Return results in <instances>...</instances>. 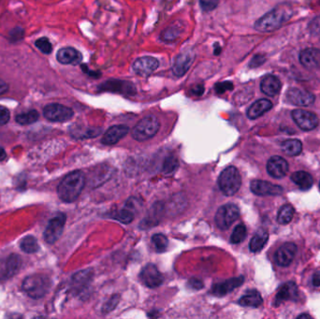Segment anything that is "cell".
<instances>
[{
    "instance_id": "cell-1",
    "label": "cell",
    "mask_w": 320,
    "mask_h": 319,
    "mask_svg": "<svg viewBox=\"0 0 320 319\" xmlns=\"http://www.w3.org/2000/svg\"><path fill=\"white\" fill-rule=\"evenodd\" d=\"M292 9L287 3L281 4L257 20L255 28L259 32H273L292 17Z\"/></svg>"
},
{
    "instance_id": "cell-2",
    "label": "cell",
    "mask_w": 320,
    "mask_h": 319,
    "mask_svg": "<svg viewBox=\"0 0 320 319\" xmlns=\"http://www.w3.org/2000/svg\"><path fill=\"white\" fill-rule=\"evenodd\" d=\"M84 185L85 177L83 172L75 171L61 181L58 187V196L64 202H73L81 195Z\"/></svg>"
},
{
    "instance_id": "cell-3",
    "label": "cell",
    "mask_w": 320,
    "mask_h": 319,
    "mask_svg": "<svg viewBox=\"0 0 320 319\" xmlns=\"http://www.w3.org/2000/svg\"><path fill=\"white\" fill-rule=\"evenodd\" d=\"M51 287L50 279L41 275H34L26 277L24 280L22 288L30 298L40 299L48 293Z\"/></svg>"
},
{
    "instance_id": "cell-4",
    "label": "cell",
    "mask_w": 320,
    "mask_h": 319,
    "mask_svg": "<svg viewBox=\"0 0 320 319\" xmlns=\"http://www.w3.org/2000/svg\"><path fill=\"white\" fill-rule=\"evenodd\" d=\"M218 185L223 194L231 197L235 195L242 185V177L235 167H228L219 175Z\"/></svg>"
},
{
    "instance_id": "cell-5",
    "label": "cell",
    "mask_w": 320,
    "mask_h": 319,
    "mask_svg": "<svg viewBox=\"0 0 320 319\" xmlns=\"http://www.w3.org/2000/svg\"><path fill=\"white\" fill-rule=\"evenodd\" d=\"M160 124L153 115L147 116L139 122L132 130V137L136 141H144L153 138L159 130Z\"/></svg>"
},
{
    "instance_id": "cell-6",
    "label": "cell",
    "mask_w": 320,
    "mask_h": 319,
    "mask_svg": "<svg viewBox=\"0 0 320 319\" xmlns=\"http://www.w3.org/2000/svg\"><path fill=\"white\" fill-rule=\"evenodd\" d=\"M240 217L237 205L228 203L220 207L216 215V223L220 230H228Z\"/></svg>"
},
{
    "instance_id": "cell-7",
    "label": "cell",
    "mask_w": 320,
    "mask_h": 319,
    "mask_svg": "<svg viewBox=\"0 0 320 319\" xmlns=\"http://www.w3.org/2000/svg\"><path fill=\"white\" fill-rule=\"evenodd\" d=\"M66 224V216L59 214L57 217L51 218L44 231L45 241L50 244L56 243L61 237Z\"/></svg>"
},
{
    "instance_id": "cell-8",
    "label": "cell",
    "mask_w": 320,
    "mask_h": 319,
    "mask_svg": "<svg viewBox=\"0 0 320 319\" xmlns=\"http://www.w3.org/2000/svg\"><path fill=\"white\" fill-rule=\"evenodd\" d=\"M43 115L46 119L51 122L68 121L72 118L73 111L61 104H49L43 109Z\"/></svg>"
},
{
    "instance_id": "cell-9",
    "label": "cell",
    "mask_w": 320,
    "mask_h": 319,
    "mask_svg": "<svg viewBox=\"0 0 320 319\" xmlns=\"http://www.w3.org/2000/svg\"><path fill=\"white\" fill-rule=\"evenodd\" d=\"M292 118L298 127L302 130H313L318 125V117L316 115L304 110H294L292 112Z\"/></svg>"
},
{
    "instance_id": "cell-10",
    "label": "cell",
    "mask_w": 320,
    "mask_h": 319,
    "mask_svg": "<svg viewBox=\"0 0 320 319\" xmlns=\"http://www.w3.org/2000/svg\"><path fill=\"white\" fill-rule=\"evenodd\" d=\"M21 264V257L14 254L9 255L4 259H0V281H5L16 275L20 270Z\"/></svg>"
},
{
    "instance_id": "cell-11",
    "label": "cell",
    "mask_w": 320,
    "mask_h": 319,
    "mask_svg": "<svg viewBox=\"0 0 320 319\" xmlns=\"http://www.w3.org/2000/svg\"><path fill=\"white\" fill-rule=\"evenodd\" d=\"M140 278L141 282L146 287L150 288H156L160 287L164 282L163 275L154 264H147L144 268L142 269Z\"/></svg>"
},
{
    "instance_id": "cell-12",
    "label": "cell",
    "mask_w": 320,
    "mask_h": 319,
    "mask_svg": "<svg viewBox=\"0 0 320 319\" xmlns=\"http://www.w3.org/2000/svg\"><path fill=\"white\" fill-rule=\"evenodd\" d=\"M250 189L257 196H278L283 193L280 185H274L267 181L254 180L250 184Z\"/></svg>"
},
{
    "instance_id": "cell-13",
    "label": "cell",
    "mask_w": 320,
    "mask_h": 319,
    "mask_svg": "<svg viewBox=\"0 0 320 319\" xmlns=\"http://www.w3.org/2000/svg\"><path fill=\"white\" fill-rule=\"evenodd\" d=\"M159 66V62L156 58L152 57H142L138 58L132 66V69L136 74L141 77H147L156 71Z\"/></svg>"
},
{
    "instance_id": "cell-14",
    "label": "cell",
    "mask_w": 320,
    "mask_h": 319,
    "mask_svg": "<svg viewBox=\"0 0 320 319\" xmlns=\"http://www.w3.org/2000/svg\"><path fill=\"white\" fill-rule=\"evenodd\" d=\"M287 98L293 105L302 107H307L314 102V96L312 93L296 87L288 90Z\"/></svg>"
},
{
    "instance_id": "cell-15",
    "label": "cell",
    "mask_w": 320,
    "mask_h": 319,
    "mask_svg": "<svg viewBox=\"0 0 320 319\" xmlns=\"http://www.w3.org/2000/svg\"><path fill=\"white\" fill-rule=\"evenodd\" d=\"M99 90L108 91L114 93H119L124 95H134L136 93L135 86L132 83H128L120 80H109L99 86Z\"/></svg>"
},
{
    "instance_id": "cell-16",
    "label": "cell",
    "mask_w": 320,
    "mask_h": 319,
    "mask_svg": "<svg viewBox=\"0 0 320 319\" xmlns=\"http://www.w3.org/2000/svg\"><path fill=\"white\" fill-rule=\"evenodd\" d=\"M267 172L274 178H283L288 172V162L281 156H272L267 163Z\"/></svg>"
},
{
    "instance_id": "cell-17",
    "label": "cell",
    "mask_w": 320,
    "mask_h": 319,
    "mask_svg": "<svg viewBox=\"0 0 320 319\" xmlns=\"http://www.w3.org/2000/svg\"><path fill=\"white\" fill-rule=\"evenodd\" d=\"M297 252V246L294 243H287L283 244L276 251V263L281 267H288L292 262Z\"/></svg>"
},
{
    "instance_id": "cell-18",
    "label": "cell",
    "mask_w": 320,
    "mask_h": 319,
    "mask_svg": "<svg viewBox=\"0 0 320 319\" xmlns=\"http://www.w3.org/2000/svg\"><path fill=\"white\" fill-rule=\"evenodd\" d=\"M129 128L124 125L114 126L104 133L102 137L103 144L105 145H115L128 134Z\"/></svg>"
},
{
    "instance_id": "cell-19",
    "label": "cell",
    "mask_w": 320,
    "mask_h": 319,
    "mask_svg": "<svg viewBox=\"0 0 320 319\" xmlns=\"http://www.w3.org/2000/svg\"><path fill=\"white\" fill-rule=\"evenodd\" d=\"M299 294V289L294 282H287L279 287V290L276 296V305L281 304L282 302L287 300H294L297 299Z\"/></svg>"
},
{
    "instance_id": "cell-20",
    "label": "cell",
    "mask_w": 320,
    "mask_h": 319,
    "mask_svg": "<svg viewBox=\"0 0 320 319\" xmlns=\"http://www.w3.org/2000/svg\"><path fill=\"white\" fill-rule=\"evenodd\" d=\"M243 281H244L243 276H239V277L229 279L220 284H216L211 287V293L218 297H223L225 295L231 292L232 290H234L236 287L242 286Z\"/></svg>"
},
{
    "instance_id": "cell-21",
    "label": "cell",
    "mask_w": 320,
    "mask_h": 319,
    "mask_svg": "<svg viewBox=\"0 0 320 319\" xmlns=\"http://www.w3.org/2000/svg\"><path fill=\"white\" fill-rule=\"evenodd\" d=\"M301 64L308 70L317 69L320 67V50L314 48H307L300 54Z\"/></svg>"
},
{
    "instance_id": "cell-22",
    "label": "cell",
    "mask_w": 320,
    "mask_h": 319,
    "mask_svg": "<svg viewBox=\"0 0 320 319\" xmlns=\"http://www.w3.org/2000/svg\"><path fill=\"white\" fill-rule=\"evenodd\" d=\"M57 59L61 64L78 65L83 60V56L76 49L72 47H66L58 51Z\"/></svg>"
},
{
    "instance_id": "cell-23",
    "label": "cell",
    "mask_w": 320,
    "mask_h": 319,
    "mask_svg": "<svg viewBox=\"0 0 320 319\" xmlns=\"http://www.w3.org/2000/svg\"><path fill=\"white\" fill-rule=\"evenodd\" d=\"M192 62L193 56L191 54H181L177 56L173 63V74L177 77L184 76L189 70Z\"/></svg>"
},
{
    "instance_id": "cell-24",
    "label": "cell",
    "mask_w": 320,
    "mask_h": 319,
    "mask_svg": "<svg viewBox=\"0 0 320 319\" xmlns=\"http://www.w3.org/2000/svg\"><path fill=\"white\" fill-rule=\"evenodd\" d=\"M282 84L280 80L274 75L264 77L260 83V89L263 94L269 96H275L281 90Z\"/></svg>"
},
{
    "instance_id": "cell-25",
    "label": "cell",
    "mask_w": 320,
    "mask_h": 319,
    "mask_svg": "<svg viewBox=\"0 0 320 319\" xmlns=\"http://www.w3.org/2000/svg\"><path fill=\"white\" fill-rule=\"evenodd\" d=\"M273 108V103L269 99L262 98L258 99L256 102L253 103L247 111V116L249 119H256L264 115L265 113L269 112Z\"/></svg>"
},
{
    "instance_id": "cell-26",
    "label": "cell",
    "mask_w": 320,
    "mask_h": 319,
    "mask_svg": "<svg viewBox=\"0 0 320 319\" xmlns=\"http://www.w3.org/2000/svg\"><path fill=\"white\" fill-rule=\"evenodd\" d=\"M262 302L261 295L255 289L248 290L239 300V304L244 307H258Z\"/></svg>"
},
{
    "instance_id": "cell-27",
    "label": "cell",
    "mask_w": 320,
    "mask_h": 319,
    "mask_svg": "<svg viewBox=\"0 0 320 319\" xmlns=\"http://www.w3.org/2000/svg\"><path fill=\"white\" fill-rule=\"evenodd\" d=\"M291 180L298 185L301 190H308L314 184V179L310 173L306 172H296L291 175Z\"/></svg>"
},
{
    "instance_id": "cell-28",
    "label": "cell",
    "mask_w": 320,
    "mask_h": 319,
    "mask_svg": "<svg viewBox=\"0 0 320 319\" xmlns=\"http://www.w3.org/2000/svg\"><path fill=\"white\" fill-rule=\"evenodd\" d=\"M269 240V234L267 231L265 230H259L257 233L255 234V236L252 238L251 242H250L249 248L251 252L253 253H257L259 251H261L265 244L267 243Z\"/></svg>"
},
{
    "instance_id": "cell-29",
    "label": "cell",
    "mask_w": 320,
    "mask_h": 319,
    "mask_svg": "<svg viewBox=\"0 0 320 319\" xmlns=\"http://www.w3.org/2000/svg\"><path fill=\"white\" fill-rule=\"evenodd\" d=\"M282 150L284 153H287L288 155L295 156L301 153L302 150V144L301 141L297 139L292 140H287L282 143Z\"/></svg>"
},
{
    "instance_id": "cell-30",
    "label": "cell",
    "mask_w": 320,
    "mask_h": 319,
    "mask_svg": "<svg viewBox=\"0 0 320 319\" xmlns=\"http://www.w3.org/2000/svg\"><path fill=\"white\" fill-rule=\"evenodd\" d=\"M294 212L295 210L293 206L289 204L282 206L281 209L278 211L277 222L281 225H287L292 220Z\"/></svg>"
},
{
    "instance_id": "cell-31",
    "label": "cell",
    "mask_w": 320,
    "mask_h": 319,
    "mask_svg": "<svg viewBox=\"0 0 320 319\" xmlns=\"http://www.w3.org/2000/svg\"><path fill=\"white\" fill-rule=\"evenodd\" d=\"M181 32H182V27L178 25H173L166 28L162 33L160 38L165 42H173L179 37Z\"/></svg>"
},
{
    "instance_id": "cell-32",
    "label": "cell",
    "mask_w": 320,
    "mask_h": 319,
    "mask_svg": "<svg viewBox=\"0 0 320 319\" xmlns=\"http://www.w3.org/2000/svg\"><path fill=\"white\" fill-rule=\"evenodd\" d=\"M38 119H39V113L35 110L26 112L24 114H20L16 116V122L20 125H23V126L33 124V123L38 121Z\"/></svg>"
},
{
    "instance_id": "cell-33",
    "label": "cell",
    "mask_w": 320,
    "mask_h": 319,
    "mask_svg": "<svg viewBox=\"0 0 320 319\" xmlns=\"http://www.w3.org/2000/svg\"><path fill=\"white\" fill-rule=\"evenodd\" d=\"M21 249L25 253L33 254L39 250V244L34 237L26 236L21 242Z\"/></svg>"
},
{
    "instance_id": "cell-34",
    "label": "cell",
    "mask_w": 320,
    "mask_h": 319,
    "mask_svg": "<svg viewBox=\"0 0 320 319\" xmlns=\"http://www.w3.org/2000/svg\"><path fill=\"white\" fill-rule=\"evenodd\" d=\"M112 217L114 219H116L117 221L121 222L124 224L131 223L134 219V214L133 211H131L129 208H125V209H122L119 211H116Z\"/></svg>"
},
{
    "instance_id": "cell-35",
    "label": "cell",
    "mask_w": 320,
    "mask_h": 319,
    "mask_svg": "<svg viewBox=\"0 0 320 319\" xmlns=\"http://www.w3.org/2000/svg\"><path fill=\"white\" fill-rule=\"evenodd\" d=\"M246 235H247V230H246L245 226L243 224L238 225L231 234V243L238 244V243H243L246 238Z\"/></svg>"
},
{
    "instance_id": "cell-36",
    "label": "cell",
    "mask_w": 320,
    "mask_h": 319,
    "mask_svg": "<svg viewBox=\"0 0 320 319\" xmlns=\"http://www.w3.org/2000/svg\"><path fill=\"white\" fill-rule=\"evenodd\" d=\"M152 242L154 243L156 251L159 253L165 252L168 248L169 241L164 234H160V233L154 234V236L152 237Z\"/></svg>"
},
{
    "instance_id": "cell-37",
    "label": "cell",
    "mask_w": 320,
    "mask_h": 319,
    "mask_svg": "<svg viewBox=\"0 0 320 319\" xmlns=\"http://www.w3.org/2000/svg\"><path fill=\"white\" fill-rule=\"evenodd\" d=\"M178 166H179V162L175 156L173 155L168 156L163 164V173L166 174L173 173L174 171L177 170Z\"/></svg>"
},
{
    "instance_id": "cell-38",
    "label": "cell",
    "mask_w": 320,
    "mask_h": 319,
    "mask_svg": "<svg viewBox=\"0 0 320 319\" xmlns=\"http://www.w3.org/2000/svg\"><path fill=\"white\" fill-rule=\"evenodd\" d=\"M36 47L45 55H49L52 51V46L50 40L47 38H40L38 39L36 41Z\"/></svg>"
},
{
    "instance_id": "cell-39",
    "label": "cell",
    "mask_w": 320,
    "mask_h": 319,
    "mask_svg": "<svg viewBox=\"0 0 320 319\" xmlns=\"http://www.w3.org/2000/svg\"><path fill=\"white\" fill-rule=\"evenodd\" d=\"M219 4V0H199L200 8L204 12L214 11Z\"/></svg>"
},
{
    "instance_id": "cell-40",
    "label": "cell",
    "mask_w": 320,
    "mask_h": 319,
    "mask_svg": "<svg viewBox=\"0 0 320 319\" xmlns=\"http://www.w3.org/2000/svg\"><path fill=\"white\" fill-rule=\"evenodd\" d=\"M119 300H120V298H119V296H118V295L113 296V297H112V298H111V299L106 302V304L103 306V313H110L111 311H113V310L116 308V305H117V303L119 302Z\"/></svg>"
},
{
    "instance_id": "cell-41",
    "label": "cell",
    "mask_w": 320,
    "mask_h": 319,
    "mask_svg": "<svg viewBox=\"0 0 320 319\" xmlns=\"http://www.w3.org/2000/svg\"><path fill=\"white\" fill-rule=\"evenodd\" d=\"M215 89H216L218 94H224L226 91L233 89V84H232L231 82H222V83H218L216 84Z\"/></svg>"
},
{
    "instance_id": "cell-42",
    "label": "cell",
    "mask_w": 320,
    "mask_h": 319,
    "mask_svg": "<svg viewBox=\"0 0 320 319\" xmlns=\"http://www.w3.org/2000/svg\"><path fill=\"white\" fill-rule=\"evenodd\" d=\"M10 111L4 106H0V126L6 125L7 123L10 121Z\"/></svg>"
},
{
    "instance_id": "cell-43",
    "label": "cell",
    "mask_w": 320,
    "mask_h": 319,
    "mask_svg": "<svg viewBox=\"0 0 320 319\" xmlns=\"http://www.w3.org/2000/svg\"><path fill=\"white\" fill-rule=\"evenodd\" d=\"M266 61V58L263 56V55H256L254 58L251 59L250 61L249 67L254 69V68H257L259 66L264 64Z\"/></svg>"
},
{
    "instance_id": "cell-44",
    "label": "cell",
    "mask_w": 320,
    "mask_h": 319,
    "mask_svg": "<svg viewBox=\"0 0 320 319\" xmlns=\"http://www.w3.org/2000/svg\"><path fill=\"white\" fill-rule=\"evenodd\" d=\"M309 28H310L311 32L313 33V34L320 32V16L316 17L315 19L313 20L311 22Z\"/></svg>"
},
{
    "instance_id": "cell-45",
    "label": "cell",
    "mask_w": 320,
    "mask_h": 319,
    "mask_svg": "<svg viewBox=\"0 0 320 319\" xmlns=\"http://www.w3.org/2000/svg\"><path fill=\"white\" fill-rule=\"evenodd\" d=\"M191 93L195 96H201L204 93V86L202 84H197L191 89Z\"/></svg>"
},
{
    "instance_id": "cell-46",
    "label": "cell",
    "mask_w": 320,
    "mask_h": 319,
    "mask_svg": "<svg viewBox=\"0 0 320 319\" xmlns=\"http://www.w3.org/2000/svg\"><path fill=\"white\" fill-rule=\"evenodd\" d=\"M189 285H190V287L194 288V289H200L201 287H203L202 282L197 280V279H191V280L189 281Z\"/></svg>"
},
{
    "instance_id": "cell-47",
    "label": "cell",
    "mask_w": 320,
    "mask_h": 319,
    "mask_svg": "<svg viewBox=\"0 0 320 319\" xmlns=\"http://www.w3.org/2000/svg\"><path fill=\"white\" fill-rule=\"evenodd\" d=\"M312 282L314 287H320V271L314 273Z\"/></svg>"
},
{
    "instance_id": "cell-48",
    "label": "cell",
    "mask_w": 320,
    "mask_h": 319,
    "mask_svg": "<svg viewBox=\"0 0 320 319\" xmlns=\"http://www.w3.org/2000/svg\"><path fill=\"white\" fill-rule=\"evenodd\" d=\"M8 89H9L8 84H7L3 80H1V79H0V95L5 94L7 91H8Z\"/></svg>"
},
{
    "instance_id": "cell-49",
    "label": "cell",
    "mask_w": 320,
    "mask_h": 319,
    "mask_svg": "<svg viewBox=\"0 0 320 319\" xmlns=\"http://www.w3.org/2000/svg\"><path fill=\"white\" fill-rule=\"evenodd\" d=\"M6 152L3 148L0 147V160H5L6 158Z\"/></svg>"
},
{
    "instance_id": "cell-50",
    "label": "cell",
    "mask_w": 320,
    "mask_h": 319,
    "mask_svg": "<svg viewBox=\"0 0 320 319\" xmlns=\"http://www.w3.org/2000/svg\"><path fill=\"white\" fill-rule=\"evenodd\" d=\"M216 45H217V46H215V55L218 56V55H220V52H221V47L218 46V43Z\"/></svg>"
},
{
    "instance_id": "cell-51",
    "label": "cell",
    "mask_w": 320,
    "mask_h": 319,
    "mask_svg": "<svg viewBox=\"0 0 320 319\" xmlns=\"http://www.w3.org/2000/svg\"><path fill=\"white\" fill-rule=\"evenodd\" d=\"M298 318H311V316H310L309 314H306V313H302V314H301V315H299V316H298Z\"/></svg>"
},
{
    "instance_id": "cell-52",
    "label": "cell",
    "mask_w": 320,
    "mask_h": 319,
    "mask_svg": "<svg viewBox=\"0 0 320 319\" xmlns=\"http://www.w3.org/2000/svg\"><path fill=\"white\" fill-rule=\"evenodd\" d=\"M318 3H319V4H320V0H319V2H318Z\"/></svg>"
},
{
    "instance_id": "cell-53",
    "label": "cell",
    "mask_w": 320,
    "mask_h": 319,
    "mask_svg": "<svg viewBox=\"0 0 320 319\" xmlns=\"http://www.w3.org/2000/svg\"><path fill=\"white\" fill-rule=\"evenodd\" d=\"M319 187H320V183H319Z\"/></svg>"
}]
</instances>
